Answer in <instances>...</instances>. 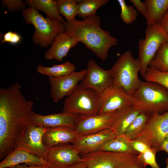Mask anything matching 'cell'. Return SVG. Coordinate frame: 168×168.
Here are the masks:
<instances>
[{"instance_id": "13", "label": "cell", "mask_w": 168, "mask_h": 168, "mask_svg": "<svg viewBox=\"0 0 168 168\" xmlns=\"http://www.w3.org/2000/svg\"><path fill=\"white\" fill-rule=\"evenodd\" d=\"M116 111L92 115L79 114L74 129L78 135H82L111 128L114 121Z\"/></svg>"}, {"instance_id": "39", "label": "cell", "mask_w": 168, "mask_h": 168, "mask_svg": "<svg viewBox=\"0 0 168 168\" xmlns=\"http://www.w3.org/2000/svg\"><path fill=\"white\" fill-rule=\"evenodd\" d=\"M10 168H50L49 166H29L24 164L16 165Z\"/></svg>"}, {"instance_id": "40", "label": "cell", "mask_w": 168, "mask_h": 168, "mask_svg": "<svg viewBox=\"0 0 168 168\" xmlns=\"http://www.w3.org/2000/svg\"><path fill=\"white\" fill-rule=\"evenodd\" d=\"M163 151L168 154V136L164 140L160 146L159 152Z\"/></svg>"}, {"instance_id": "10", "label": "cell", "mask_w": 168, "mask_h": 168, "mask_svg": "<svg viewBox=\"0 0 168 168\" xmlns=\"http://www.w3.org/2000/svg\"><path fill=\"white\" fill-rule=\"evenodd\" d=\"M134 154L99 150L81 157L86 168H120Z\"/></svg>"}, {"instance_id": "7", "label": "cell", "mask_w": 168, "mask_h": 168, "mask_svg": "<svg viewBox=\"0 0 168 168\" xmlns=\"http://www.w3.org/2000/svg\"><path fill=\"white\" fill-rule=\"evenodd\" d=\"M145 34V38L140 39L138 43V58L141 64L142 76L160 46L168 41V34L158 23L147 26Z\"/></svg>"}, {"instance_id": "29", "label": "cell", "mask_w": 168, "mask_h": 168, "mask_svg": "<svg viewBox=\"0 0 168 168\" xmlns=\"http://www.w3.org/2000/svg\"><path fill=\"white\" fill-rule=\"evenodd\" d=\"M149 67L161 72L168 70V42L163 43L160 46Z\"/></svg>"}, {"instance_id": "17", "label": "cell", "mask_w": 168, "mask_h": 168, "mask_svg": "<svg viewBox=\"0 0 168 168\" xmlns=\"http://www.w3.org/2000/svg\"><path fill=\"white\" fill-rule=\"evenodd\" d=\"M79 114L60 113L43 115L33 112L29 122L38 126L46 128L68 127L74 128Z\"/></svg>"}, {"instance_id": "5", "label": "cell", "mask_w": 168, "mask_h": 168, "mask_svg": "<svg viewBox=\"0 0 168 168\" xmlns=\"http://www.w3.org/2000/svg\"><path fill=\"white\" fill-rule=\"evenodd\" d=\"M141 66L139 59L127 51L121 54L114 63L112 69L113 85L123 88L131 96L139 86L138 77Z\"/></svg>"}, {"instance_id": "28", "label": "cell", "mask_w": 168, "mask_h": 168, "mask_svg": "<svg viewBox=\"0 0 168 168\" xmlns=\"http://www.w3.org/2000/svg\"><path fill=\"white\" fill-rule=\"evenodd\" d=\"M150 116L140 112L127 128L125 136L129 139H136L146 126Z\"/></svg>"}, {"instance_id": "3", "label": "cell", "mask_w": 168, "mask_h": 168, "mask_svg": "<svg viewBox=\"0 0 168 168\" xmlns=\"http://www.w3.org/2000/svg\"><path fill=\"white\" fill-rule=\"evenodd\" d=\"M130 96L132 105L141 112L151 115L168 111V89L157 82L141 80Z\"/></svg>"}, {"instance_id": "2", "label": "cell", "mask_w": 168, "mask_h": 168, "mask_svg": "<svg viewBox=\"0 0 168 168\" xmlns=\"http://www.w3.org/2000/svg\"><path fill=\"white\" fill-rule=\"evenodd\" d=\"M101 19L96 15L72 21H65V32L76 38L103 61L107 58L109 49L118 44L117 39L100 27Z\"/></svg>"}, {"instance_id": "42", "label": "cell", "mask_w": 168, "mask_h": 168, "mask_svg": "<svg viewBox=\"0 0 168 168\" xmlns=\"http://www.w3.org/2000/svg\"><path fill=\"white\" fill-rule=\"evenodd\" d=\"M166 168H168V157L166 159Z\"/></svg>"}, {"instance_id": "15", "label": "cell", "mask_w": 168, "mask_h": 168, "mask_svg": "<svg viewBox=\"0 0 168 168\" xmlns=\"http://www.w3.org/2000/svg\"><path fill=\"white\" fill-rule=\"evenodd\" d=\"M65 144L49 148L46 159L50 168H69L83 161L72 144Z\"/></svg>"}, {"instance_id": "1", "label": "cell", "mask_w": 168, "mask_h": 168, "mask_svg": "<svg viewBox=\"0 0 168 168\" xmlns=\"http://www.w3.org/2000/svg\"><path fill=\"white\" fill-rule=\"evenodd\" d=\"M34 103L27 100L19 83L0 89V159L16 147L27 124Z\"/></svg>"}, {"instance_id": "20", "label": "cell", "mask_w": 168, "mask_h": 168, "mask_svg": "<svg viewBox=\"0 0 168 168\" xmlns=\"http://www.w3.org/2000/svg\"><path fill=\"white\" fill-rule=\"evenodd\" d=\"M78 135L74 128L68 127L47 128L43 137V142L49 148L56 146L72 143Z\"/></svg>"}, {"instance_id": "32", "label": "cell", "mask_w": 168, "mask_h": 168, "mask_svg": "<svg viewBox=\"0 0 168 168\" xmlns=\"http://www.w3.org/2000/svg\"><path fill=\"white\" fill-rule=\"evenodd\" d=\"M157 152L155 149L149 148L144 153L139 154L138 156L146 166L149 165L151 168H160L156 158Z\"/></svg>"}, {"instance_id": "24", "label": "cell", "mask_w": 168, "mask_h": 168, "mask_svg": "<svg viewBox=\"0 0 168 168\" xmlns=\"http://www.w3.org/2000/svg\"><path fill=\"white\" fill-rule=\"evenodd\" d=\"M129 140L124 134L115 136L103 144L99 150L138 155L129 145Z\"/></svg>"}, {"instance_id": "4", "label": "cell", "mask_w": 168, "mask_h": 168, "mask_svg": "<svg viewBox=\"0 0 168 168\" xmlns=\"http://www.w3.org/2000/svg\"><path fill=\"white\" fill-rule=\"evenodd\" d=\"M22 15L26 23L35 28L32 38L33 42L42 48H48L58 35L65 32L63 23L44 17L32 7H27L22 11Z\"/></svg>"}, {"instance_id": "31", "label": "cell", "mask_w": 168, "mask_h": 168, "mask_svg": "<svg viewBox=\"0 0 168 168\" xmlns=\"http://www.w3.org/2000/svg\"><path fill=\"white\" fill-rule=\"evenodd\" d=\"M121 8L120 18L126 24L133 23L136 20L137 11L132 5H127L124 0H117Z\"/></svg>"}, {"instance_id": "6", "label": "cell", "mask_w": 168, "mask_h": 168, "mask_svg": "<svg viewBox=\"0 0 168 168\" xmlns=\"http://www.w3.org/2000/svg\"><path fill=\"white\" fill-rule=\"evenodd\" d=\"M99 97L94 91L78 85L65 99L62 112L86 115L99 114Z\"/></svg>"}, {"instance_id": "25", "label": "cell", "mask_w": 168, "mask_h": 168, "mask_svg": "<svg viewBox=\"0 0 168 168\" xmlns=\"http://www.w3.org/2000/svg\"><path fill=\"white\" fill-rule=\"evenodd\" d=\"M76 69L75 66L69 61L50 67L39 64L36 68L37 72L40 74L54 77L67 75L75 72Z\"/></svg>"}, {"instance_id": "21", "label": "cell", "mask_w": 168, "mask_h": 168, "mask_svg": "<svg viewBox=\"0 0 168 168\" xmlns=\"http://www.w3.org/2000/svg\"><path fill=\"white\" fill-rule=\"evenodd\" d=\"M140 112L132 105L124 106L117 110L111 128L115 136L124 134L129 125Z\"/></svg>"}, {"instance_id": "11", "label": "cell", "mask_w": 168, "mask_h": 168, "mask_svg": "<svg viewBox=\"0 0 168 168\" xmlns=\"http://www.w3.org/2000/svg\"><path fill=\"white\" fill-rule=\"evenodd\" d=\"M87 72L80 85L91 89L99 95L113 85V78L111 68L105 70L92 59L87 64Z\"/></svg>"}, {"instance_id": "33", "label": "cell", "mask_w": 168, "mask_h": 168, "mask_svg": "<svg viewBox=\"0 0 168 168\" xmlns=\"http://www.w3.org/2000/svg\"><path fill=\"white\" fill-rule=\"evenodd\" d=\"M2 5L10 12L22 11L26 8L25 1L21 0H2Z\"/></svg>"}, {"instance_id": "18", "label": "cell", "mask_w": 168, "mask_h": 168, "mask_svg": "<svg viewBox=\"0 0 168 168\" xmlns=\"http://www.w3.org/2000/svg\"><path fill=\"white\" fill-rule=\"evenodd\" d=\"M79 42L76 38L69 35L65 32L58 35L50 47L45 53L44 57L48 60H56L61 62L69 50Z\"/></svg>"}, {"instance_id": "22", "label": "cell", "mask_w": 168, "mask_h": 168, "mask_svg": "<svg viewBox=\"0 0 168 168\" xmlns=\"http://www.w3.org/2000/svg\"><path fill=\"white\" fill-rule=\"evenodd\" d=\"M147 26L159 23L168 10V0H146Z\"/></svg>"}, {"instance_id": "30", "label": "cell", "mask_w": 168, "mask_h": 168, "mask_svg": "<svg viewBox=\"0 0 168 168\" xmlns=\"http://www.w3.org/2000/svg\"><path fill=\"white\" fill-rule=\"evenodd\" d=\"M142 77L145 81L157 82L168 89V70L161 72L149 66Z\"/></svg>"}, {"instance_id": "34", "label": "cell", "mask_w": 168, "mask_h": 168, "mask_svg": "<svg viewBox=\"0 0 168 168\" xmlns=\"http://www.w3.org/2000/svg\"><path fill=\"white\" fill-rule=\"evenodd\" d=\"M21 40V37L19 34L12 31H9L3 35L1 44L7 42L15 44L19 43Z\"/></svg>"}, {"instance_id": "27", "label": "cell", "mask_w": 168, "mask_h": 168, "mask_svg": "<svg viewBox=\"0 0 168 168\" xmlns=\"http://www.w3.org/2000/svg\"><path fill=\"white\" fill-rule=\"evenodd\" d=\"M80 0H55L58 12L60 15L64 16L67 21L75 19L78 15L77 4Z\"/></svg>"}, {"instance_id": "16", "label": "cell", "mask_w": 168, "mask_h": 168, "mask_svg": "<svg viewBox=\"0 0 168 168\" xmlns=\"http://www.w3.org/2000/svg\"><path fill=\"white\" fill-rule=\"evenodd\" d=\"M111 128L96 133L79 135L72 144L74 149L82 155L100 150L106 142L115 137Z\"/></svg>"}, {"instance_id": "8", "label": "cell", "mask_w": 168, "mask_h": 168, "mask_svg": "<svg viewBox=\"0 0 168 168\" xmlns=\"http://www.w3.org/2000/svg\"><path fill=\"white\" fill-rule=\"evenodd\" d=\"M168 136V111L151 115L142 131L135 139L141 141L157 152Z\"/></svg>"}, {"instance_id": "19", "label": "cell", "mask_w": 168, "mask_h": 168, "mask_svg": "<svg viewBox=\"0 0 168 168\" xmlns=\"http://www.w3.org/2000/svg\"><path fill=\"white\" fill-rule=\"evenodd\" d=\"M20 164L29 166H49L46 160L25 150L16 148L0 162V168H10Z\"/></svg>"}, {"instance_id": "36", "label": "cell", "mask_w": 168, "mask_h": 168, "mask_svg": "<svg viewBox=\"0 0 168 168\" xmlns=\"http://www.w3.org/2000/svg\"><path fill=\"white\" fill-rule=\"evenodd\" d=\"M146 167L137 155L126 162L120 168H145Z\"/></svg>"}, {"instance_id": "9", "label": "cell", "mask_w": 168, "mask_h": 168, "mask_svg": "<svg viewBox=\"0 0 168 168\" xmlns=\"http://www.w3.org/2000/svg\"><path fill=\"white\" fill-rule=\"evenodd\" d=\"M46 130V128L29 122L16 148L25 150L46 160L49 148L45 145L43 139Z\"/></svg>"}, {"instance_id": "23", "label": "cell", "mask_w": 168, "mask_h": 168, "mask_svg": "<svg viewBox=\"0 0 168 168\" xmlns=\"http://www.w3.org/2000/svg\"><path fill=\"white\" fill-rule=\"evenodd\" d=\"M25 2L28 6L43 12L48 17L65 23V21L58 12L55 0H26Z\"/></svg>"}, {"instance_id": "35", "label": "cell", "mask_w": 168, "mask_h": 168, "mask_svg": "<svg viewBox=\"0 0 168 168\" xmlns=\"http://www.w3.org/2000/svg\"><path fill=\"white\" fill-rule=\"evenodd\" d=\"M129 143L130 146L139 154H142L150 148L146 144L137 139H129Z\"/></svg>"}, {"instance_id": "37", "label": "cell", "mask_w": 168, "mask_h": 168, "mask_svg": "<svg viewBox=\"0 0 168 168\" xmlns=\"http://www.w3.org/2000/svg\"><path fill=\"white\" fill-rule=\"evenodd\" d=\"M129 1L132 3L138 12L145 17L147 12V7L144 1L142 2L140 0H129Z\"/></svg>"}, {"instance_id": "38", "label": "cell", "mask_w": 168, "mask_h": 168, "mask_svg": "<svg viewBox=\"0 0 168 168\" xmlns=\"http://www.w3.org/2000/svg\"><path fill=\"white\" fill-rule=\"evenodd\" d=\"M158 24L168 34V10Z\"/></svg>"}, {"instance_id": "12", "label": "cell", "mask_w": 168, "mask_h": 168, "mask_svg": "<svg viewBox=\"0 0 168 168\" xmlns=\"http://www.w3.org/2000/svg\"><path fill=\"white\" fill-rule=\"evenodd\" d=\"M87 72L86 69L65 76L49 77L50 96L53 101L57 103L70 95L76 88L78 83L84 79Z\"/></svg>"}, {"instance_id": "43", "label": "cell", "mask_w": 168, "mask_h": 168, "mask_svg": "<svg viewBox=\"0 0 168 168\" xmlns=\"http://www.w3.org/2000/svg\"></svg>"}, {"instance_id": "14", "label": "cell", "mask_w": 168, "mask_h": 168, "mask_svg": "<svg viewBox=\"0 0 168 168\" xmlns=\"http://www.w3.org/2000/svg\"><path fill=\"white\" fill-rule=\"evenodd\" d=\"M99 96V114L113 112L132 105L131 96L123 88L117 86L112 85Z\"/></svg>"}, {"instance_id": "26", "label": "cell", "mask_w": 168, "mask_h": 168, "mask_svg": "<svg viewBox=\"0 0 168 168\" xmlns=\"http://www.w3.org/2000/svg\"><path fill=\"white\" fill-rule=\"evenodd\" d=\"M109 2V0H80L77 4V15L83 18L95 16L97 10Z\"/></svg>"}, {"instance_id": "41", "label": "cell", "mask_w": 168, "mask_h": 168, "mask_svg": "<svg viewBox=\"0 0 168 168\" xmlns=\"http://www.w3.org/2000/svg\"><path fill=\"white\" fill-rule=\"evenodd\" d=\"M69 168H86V166L83 161L75 163Z\"/></svg>"}]
</instances>
